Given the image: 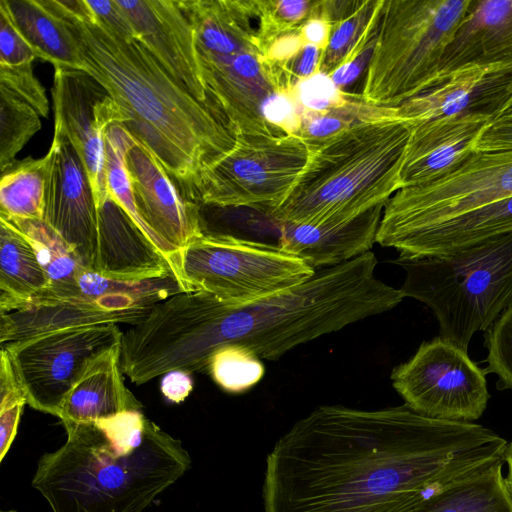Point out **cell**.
Listing matches in <instances>:
<instances>
[{
  "label": "cell",
  "mask_w": 512,
  "mask_h": 512,
  "mask_svg": "<svg viewBox=\"0 0 512 512\" xmlns=\"http://www.w3.org/2000/svg\"><path fill=\"white\" fill-rule=\"evenodd\" d=\"M491 429L424 416L322 405L266 458L265 512H407L436 488L503 459Z\"/></svg>",
  "instance_id": "6da1fadb"
},
{
  "label": "cell",
  "mask_w": 512,
  "mask_h": 512,
  "mask_svg": "<svg viewBox=\"0 0 512 512\" xmlns=\"http://www.w3.org/2000/svg\"><path fill=\"white\" fill-rule=\"evenodd\" d=\"M47 2L75 35L84 71L122 110V125L158 158L181 194L194 202L200 174L234 146L235 137L138 40H125L96 21L84 0Z\"/></svg>",
  "instance_id": "7a4b0ae2"
},
{
  "label": "cell",
  "mask_w": 512,
  "mask_h": 512,
  "mask_svg": "<svg viewBox=\"0 0 512 512\" xmlns=\"http://www.w3.org/2000/svg\"><path fill=\"white\" fill-rule=\"evenodd\" d=\"M63 427L66 442L40 457L31 482L53 512H143L191 467L141 409Z\"/></svg>",
  "instance_id": "3957f363"
},
{
  "label": "cell",
  "mask_w": 512,
  "mask_h": 512,
  "mask_svg": "<svg viewBox=\"0 0 512 512\" xmlns=\"http://www.w3.org/2000/svg\"><path fill=\"white\" fill-rule=\"evenodd\" d=\"M195 32L203 80L216 116L236 138L293 134L297 83L269 60L259 37L260 0H179Z\"/></svg>",
  "instance_id": "277c9868"
},
{
  "label": "cell",
  "mask_w": 512,
  "mask_h": 512,
  "mask_svg": "<svg viewBox=\"0 0 512 512\" xmlns=\"http://www.w3.org/2000/svg\"><path fill=\"white\" fill-rule=\"evenodd\" d=\"M412 127L385 118L306 144V163L289 194L265 214L280 222L338 226L385 205L401 188Z\"/></svg>",
  "instance_id": "5b68a950"
},
{
  "label": "cell",
  "mask_w": 512,
  "mask_h": 512,
  "mask_svg": "<svg viewBox=\"0 0 512 512\" xmlns=\"http://www.w3.org/2000/svg\"><path fill=\"white\" fill-rule=\"evenodd\" d=\"M399 288L436 317L440 337L464 352L512 304V232L442 255L397 257Z\"/></svg>",
  "instance_id": "8992f818"
},
{
  "label": "cell",
  "mask_w": 512,
  "mask_h": 512,
  "mask_svg": "<svg viewBox=\"0 0 512 512\" xmlns=\"http://www.w3.org/2000/svg\"><path fill=\"white\" fill-rule=\"evenodd\" d=\"M470 0H384L361 93L397 108L432 86Z\"/></svg>",
  "instance_id": "52a82bcc"
},
{
  "label": "cell",
  "mask_w": 512,
  "mask_h": 512,
  "mask_svg": "<svg viewBox=\"0 0 512 512\" xmlns=\"http://www.w3.org/2000/svg\"><path fill=\"white\" fill-rule=\"evenodd\" d=\"M315 271L273 246L227 234H202L178 257L185 292L202 291L232 305L295 287Z\"/></svg>",
  "instance_id": "ba28073f"
},
{
  "label": "cell",
  "mask_w": 512,
  "mask_h": 512,
  "mask_svg": "<svg viewBox=\"0 0 512 512\" xmlns=\"http://www.w3.org/2000/svg\"><path fill=\"white\" fill-rule=\"evenodd\" d=\"M308 156L295 134L245 135L198 178L194 202L268 213L287 197Z\"/></svg>",
  "instance_id": "9c48e42d"
},
{
  "label": "cell",
  "mask_w": 512,
  "mask_h": 512,
  "mask_svg": "<svg viewBox=\"0 0 512 512\" xmlns=\"http://www.w3.org/2000/svg\"><path fill=\"white\" fill-rule=\"evenodd\" d=\"M512 196V151H475L453 170L399 189L385 204L376 243Z\"/></svg>",
  "instance_id": "30bf717a"
},
{
  "label": "cell",
  "mask_w": 512,
  "mask_h": 512,
  "mask_svg": "<svg viewBox=\"0 0 512 512\" xmlns=\"http://www.w3.org/2000/svg\"><path fill=\"white\" fill-rule=\"evenodd\" d=\"M486 372L440 336L424 341L406 362L394 367L393 388L412 410L427 417L473 422L490 398Z\"/></svg>",
  "instance_id": "8fae6325"
},
{
  "label": "cell",
  "mask_w": 512,
  "mask_h": 512,
  "mask_svg": "<svg viewBox=\"0 0 512 512\" xmlns=\"http://www.w3.org/2000/svg\"><path fill=\"white\" fill-rule=\"evenodd\" d=\"M122 335L118 324H95L46 332L1 348L9 352L27 404L57 417L86 366L121 343Z\"/></svg>",
  "instance_id": "7c38bea8"
},
{
  "label": "cell",
  "mask_w": 512,
  "mask_h": 512,
  "mask_svg": "<svg viewBox=\"0 0 512 512\" xmlns=\"http://www.w3.org/2000/svg\"><path fill=\"white\" fill-rule=\"evenodd\" d=\"M54 124L69 140L87 174L97 210L108 199L105 137L126 117L109 92L82 70L54 67Z\"/></svg>",
  "instance_id": "4fadbf2b"
},
{
  "label": "cell",
  "mask_w": 512,
  "mask_h": 512,
  "mask_svg": "<svg viewBox=\"0 0 512 512\" xmlns=\"http://www.w3.org/2000/svg\"><path fill=\"white\" fill-rule=\"evenodd\" d=\"M47 154L43 220L73 247L82 265L93 270L98 220L95 198L79 156L55 124Z\"/></svg>",
  "instance_id": "5bb4252c"
},
{
  "label": "cell",
  "mask_w": 512,
  "mask_h": 512,
  "mask_svg": "<svg viewBox=\"0 0 512 512\" xmlns=\"http://www.w3.org/2000/svg\"><path fill=\"white\" fill-rule=\"evenodd\" d=\"M116 1L130 20L136 40L177 83L214 113L201 72L194 27L179 0Z\"/></svg>",
  "instance_id": "9a60e30c"
},
{
  "label": "cell",
  "mask_w": 512,
  "mask_h": 512,
  "mask_svg": "<svg viewBox=\"0 0 512 512\" xmlns=\"http://www.w3.org/2000/svg\"><path fill=\"white\" fill-rule=\"evenodd\" d=\"M512 100V64L453 72L397 107L412 124L451 117L497 119Z\"/></svg>",
  "instance_id": "2e32d148"
},
{
  "label": "cell",
  "mask_w": 512,
  "mask_h": 512,
  "mask_svg": "<svg viewBox=\"0 0 512 512\" xmlns=\"http://www.w3.org/2000/svg\"><path fill=\"white\" fill-rule=\"evenodd\" d=\"M153 305L128 295L97 298L74 295L66 298H34L25 305L0 314V344L19 342L46 332L107 323L135 325Z\"/></svg>",
  "instance_id": "e0dca14e"
},
{
  "label": "cell",
  "mask_w": 512,
  "mask_h": 512,
  "mask_svg": "<svg viewBox=\"0 0 512 512\" xmlns=\"http://www.w3.org/2000/svg\"><path fill=\"white\" fill-rule=\"evenodd\" d=\"M139 213L146 224L178 250L202 235L200 205L186 199L158 158L137 139L126 153Z\"/></svg>",
  "instance_id": "ac0fdd59"
},
{
  "label": "cell",
  "mask_w": 512,
  "mask_h": 512,
  "mask_svg": "<svg viewBox=\"0 0 512 512\" xmlns=\"http://www.w3.org/2000/svg\"><path fill=\"white\" fill-rule=\"evenodd\" d=\"M489 123L480 117H451L413 124L401 188L427 183L462 164L476 151V141Z\"/></svg>",
  "instance_id": "d6986e66"
},
{
  "label": "cell",
  "mask_w": 512,
  "mask_h": 512,
  "mask_svg": "<svg viewBox=\"0 0 512 512\" xmlns=\"http://www.w3.org/2000/svg\"><path fill=\"white\" fill-rule=\"evenodd\" d=\"M97 213L93 271L118 280L175 276L168 260L117 203L109 198Z\"/></svg>",
  "instance_id": "ffe728a7"
},
{
  "label": "cell",
  "mask_w": 512,
  "mask_h": 512,
  "mask_svg": "<svg viewBox=\"0 0 512 512\" xmlns=\"http://www.w3.org/2000/svg\"><path fill=\"white\" fill-rule=\"evenodd\" d=\"M384 206H376L338 226L280 222L266 215L277 231L271 246L303 260L315 270L342 264L369 252L376 243Z\"/></svg>",
  "instance_id": "44dd1931"
},
{
  "label": "cell",
  "mask_w": 512,
  "mask_h": 512,
  "mask_svg": "<svg viewBox=\"0 0 512 512\" xmlns=\"http://www.w3.org/2000/svg\"><path fill=\"white\" fill-rule=\"evenodd\" d=\"M503 64H512V0H470L444 52L438 80L465 68Z\"/></svg>",
  "instance_id": "7402d4cb"
},
{
  "label": "cell",
  "mask_w": 512,
  "mask_h": 512,
  "mask_svg": "<svg viewBox=\"0 0 512 512\" xmlns=\"http://www.w3.org/2000/svg\"><path fill=\"white\" fill-rule=\"evenodd\" d=\"M512 232V196L386 240L398 257L442 255Z\"/></svg>",
  "instance_id": "603a6c76"
},
{
  "label": "cell",
  "mask_w": 512,
  "mask_h": 512,
  "mask_svg": "<svg viewBox=\"0 0 512 512\" xmlns=\"http://www.w3.org/2000/svg\"><path fill=\"white\" fill-rule=\"evenodd\" d=\"M123 374L121 343L91 360L62 401L57 416L62 425L94 422L141 409V403L125 386Z\"/></svg>",
  "instance_id": "cb8c5ba5"
},
{
  "label": "cell",
  "mask_w": 512,
  "mask_h": 512,
  "mask_svg": "<svg viewBox=\"0 0 512 512\" xmlns=\"http://www.w3.org/2000/svg\"><path fill=\"white\" fill-rule=\"evenodd\" d=\"M14 25L43 61L54 67L85 69L75 35L47 0H1Z\"/></svg>",
  "instance_id": "d4e9b609"
},
{
  "label": "cell",
  "mask_w": 512,
  "mask_h": 512,
  "mask_svg": "<svg viewBox=\"0 0 512 512\" xmlns=\"http://www.w3.org/2000/svg\"><path fill=\"white\" fill-rule=\"evenodd\" d=\"M503 465L500 459L448 481L407 512H512Z\"/></svg>",
  "instance_id": "484cf974"
},
{
  "label": "cell",
  "mask_w": 512,
  "mask_h": 512,
  "mask_svg": "<svg viewBox=\"0 0 512 512\" xmlns=\"http://www.w3.org/2000/svg\"><path fill=\"white\" fill-rule=\"evenodd\" d=\"M49 286L31 244L13 223L0 217V314L25 305Z\"/></svg>",
  "instance_id": "4316f807"
},
{
  "label": "cell",
  "mask_w": 512,
  "mask_h": 512,
  "mask_svg": "<svg viewBox=\"0 0 512 512\" xmlns=\"http://www.w3.org/2000/svg\"><path fill=\"white\" fill-rule=\"evenodd\" d=\"M5 219L13 223L31 244L50 280L49 288L34 298L75 295L78 290L77 278L87 268L82 265L73 247L43 219Z\"/></svg>",
  "instance_id": "83f0119b"
},
{
  "label": "cell",
  "mask_w": 512,
  "mask_h": 512,
  "mask_svg": "<svg viewBox=\"0 0 512 512\" xmlns=\"http://www.w3.org/2000/svg\"><path fill=\"white\" fill-rule=\"evenodd\" d=\"M135 141L136 138L122 124H113L108 129L105 137V170L108 195L164 255L176 278L181 283L178 273L180 250L164 241L146 224L136 204L130 175L126 167V153Z\"/></svg>",
  "instance_id": "f1b7e54d"
},
{
  "label": "cell",
  "mask_w": 512,
  "mask_h": 512,
  "mask_svg": "<svg viewBox=\"0 0 512 512\" xmlns=\"http://www.w3.org/2000/svg\"><path fill=\"white\" fill-rule=\"evenodd\" d=\"M384 0H360L344 19L332 25L327 47L321 53L320 73L330 76L374 46Z\"/></svg>",
  "instance_id": "f546056e"
},
{
  "label": "cell",
  "mask_w": 512,
  "mask_h": 512,
  "mask_svg": "<svg viewBox=\"0 0 512 512\" xmlns=\"http://www.w3.org/2000/svg\"><path fill=\"white\" fill-rule=\"evenodd\" d=\"M49 157L15 162L1 175L0 216L43 219Z\"/></svg>",
  "instance_id": "4dcf8cb0"
},
{
  "label": "cell",
  "mask_w": 512,
  "mask_h": 512,
  "mask_svg": "<svg viewBox=\"0 0 512 512\" xmlns=\"http://www.w3.org/2000/svg\"><path fill=\"white\" fill-rule=\"evenodd\" d=\"M393 117H397V108L377 106L361 95L346 93L341 101L325 109H301L295 135L308 145L363 123Z\"/></svg>",
  "instance_id": "1f68e13d"
},
{
  "label": "cell",
  "mask_w": 512,
  "mask_h": 512,
  "mask_svg": "<svg viewBox=\"0 0 512 512\" xmlns=\"http://www.w3.org/2000/svg\"><path fill=\"white\" fill-rule=\"evenodd\" d=\"M40 115L9 89L0 85V170L16 162V155L41 129Z\"/></svg>",
  "instance_id": "d6a6232c"
},
{
  "label": "cell",
  "mask_w": 512,
  "mask_h": 512,
  "mask_svg": "<svg viewBox=\"0 0 512 512\" xmlns=\"http://www.w3.org/2000/svg\"><path fill=\"white\" fill-rule=\"evenodd\" d=\"M207 371L224 391L238 394L255 386L263 378L265 368L248 348L227 344L213 352Z\"/></svg>",
  "instance_id": "836d02e7"
},
{
  "label": "cell",
  "mask_w": 512,
  "mask_h": 512,
  "mask_svg": "<svg viewBox=\"0 0 512 512\" xmlns=\"http://www.w3.org/2000/svg\"><path fill=\"white\" fill-rule=\"evenodd\" d=\"M27 404L26 394L19 381L9 352L1 348L0 359V461L8 453Z\"/></svg>",
  "instance_id": "e575fe53"
},
{
  "label": "cell",
  "mask_w": 512,
  "mask_h": 512,
  "mask_svg": "<svg viewBox=\"0 0 512 512\" xmlns=\"http://www.w3.org/2000/svg\"><path fill=\"white\" fill-rule=\"evenodd\" d=\"M314 3L315 0H260L259 37L265 54L276 38L300 28Z\"/></svg>",
  "instance_id": "d590c367"
},
{
  "label": "cell",
  "mask_w": 512,
  "mask_h": 512,
  "mask_svg": "<svg viewBox=\"0 0 512 512\" xmlns=\"http://www.w3.org/2000/svg\"><path fill=\"white\" fill-rule=\"evenodd\" d=\"M488 349L486 373L498 376L499 390H512V304L485 334Z\"/></svg>",
  "instance_id": "8d00e7d4"
},
{
  "label": "cell",
  "mask_w": 512,
  "mask_h": 512,
  "mask_svg": "<svg viewBox=\"0 0 512 512\" xmlns=\"http://www.w3.org/2000/svg\"><path fill=\"white\" fill-rule=\"evenodd\" d=\"M0 85L30 105L40 116L48 117L49 101L44 87L34 75L32 64L0 66Z\"/></svg>",
  "instance_id": "74e56055"
},
{
  "label": "cell",
  "mask_w": 512,
  "mask_h": 512,
  "mask_svg": "<svg viewBox=\"0 0 512 512\" xmlns=\"http://www.w3.org/2000/svg\"><path fill=\"white\" fill-rule=\"evenodd\" d=\"M36 52L14 25L8 13L0 7V66L14 67L32 64Z\"/></svg>",
  "instance_id": "f35d334b"
},
{
  "label": "cell",
  "mask_w": 512,
  "mask_h": 512,
  "mask_svg": "<svg viewBox=\"0 0 512 512\" xmlns=\"http://www.w3.org/2000/svg\"><path fill=\"white\" fill-rule=\"evenodd\" d=\"M347 92L338 88L330 77L318 75L297 84L296 96L300 110L325 109L341 101Z\"/></svg>",
  "instance_id": "ab89813d"
},
{
  "label": "cell",
  "mask_w": 512,
  "mask_h": 512,
  "mask_svg": "<svg viewBox=\"0 0 512 512\" xmlns=\"http://www.w3.org/2000/svg\"><path fill=\"white\" fill-rule=\"evenodd\" d=\"M84 4L90 15L125 40H136L132 24L116 0L89 1Z\"/></svg>",
  "instance_id": "60d3db41"
},
{
  "label": "cell",
  "mask_w": 512,
  "mask_h": 512,
  "mask_svg": "<svg viewBox=\"0 0 512 512\" xmlns=\"http://www.w3.org/2000/svg\"><path fill=\"white\" fill-rule=\"evenodd\" d=\"M475 150L481 152L512 151V118L490 122L479 135Z\"/></svg>",
  "instance_id": "b9f144b4"
},
{
  "label": "cell",
  "mask_w": 512,
  "mask_h": 512,
  "mask_svg": "<svg viewBox=\"0 0 512 512\" xmlns=\"http://www.w3.org/2000/svg\"><path fill=\"white\" fill-rule=\"evenodd\" d=\"M322 51L313 45H305L286 65L292 78L298 84L320 73Z\"/></svg>",
  "instance_id": "7bdbcfd3"
},
{
  "label": "cell",
  "mask_w": 512,
  "mask_h": 512,
  "mask_svg": "<svg viewBox=\"0 0 512 512\" xmlns=\"http://www.w3.org/2000/svg\"><path fill=\"white\" fill-rule=\"evenodd\" d=\"M160 384L164 397L173 403L184 401L193 389L190 373L183 370H171L162 375Z\"/></svg>",
  "instance_id": "ee69618b"
},
{
  "label": "cell",
  "mask_w": 512,
  "mask_h": 512,
  "mask_svg": "<svg viewBox=\"0 0 512 512\" xmlns=\"http://www.w3.org/2000/svg\"><path fill=\"white\" fill-rule=\"evenodd\" d=\"M332 24L325 18L309 15L300 26V37L303 45H313L322 52L328 45Z\"/></svg>",
  "instance_id": "f6af8a7d"
},
{
  "label": "cell",
  "mask_w": 512,
  "mask_h": 512,
  "mask_svg": "<svg viewBox=\"0 0 512 512\" xmlns=\"http://www.w3.org/2000/svg\"><path fill=\"white\" fill-rule=\"evenodd\" d=\"M503 460L504 463L507 465V474L505 476V482L512 496V442L508 443L504 453Z\"/></svg>",
  "instance_id": "bcb514c9"
},
{
  "label": "cell",
  "mask_w": 512,
  "mask_h": 512,
  "mask_svg": "<svg viewBox=\"0 0 512 512\" xmlns=\"http://www.w3.org/2000/svg\"><path fill=\"white\" fill-rule=\"evenodd\" d=\"M502 117H506V118H512V100L510 101V103L505 107V109L502 111V113L499 115L498 118H502ZM497 118V119H498Z\"/></svg>",
  "instance_id": "7dc6e473"
},
{
  "label": "cell",
  "mask_w": 512,
  "mask_h": 512,
  "mask_svg": "<svg viewBox=\"0 0 512 512\" xmlns=\"http://www.w3.org/2000/svg\"><path fill=\"white\" fill-rule=\"evenodd\" d=\"M1 512H18V511H16V510H3Z\"/></svg>",
  "instance_id": "c3c4849f"
}]
</instances>
